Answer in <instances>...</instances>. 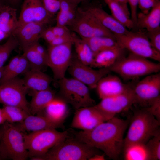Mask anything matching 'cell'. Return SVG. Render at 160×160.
I'll list each match as a JSON object with an SVG mask.
<instances>
[{"instance_id": "obj_1", "label": "cell", "mask_w": 160, "mask_h": 160, "mask_svg": "<svg viewBox=\"0 0 160 160\" xmlns=\"http://www.w3.org/2000/svg\"><path fill=\"white\" fill-rule=\"evenodd\" d=\"M129 123L128 120L115 116L90 130L73 133L77 139L117 159L123 151L124 136Z\"/></svg>"}, {"instance_id": "obj_2", "label": "cell", "mask_w": 160, "mask_h": 160, "mask_svg": "<svg viewBox=\"0 0 160 160\" xmlns=\"http://www.w3.org/2000/svg\"><path fill=\"white\" fill-rule=\"evenodd\" d=\"M160 124L146 108L135 110L124 138L123 149L132 144H145L160 130Z\"/></svg>"}, {"instance_id": "obj_3", "label": "cell", "mask_w": 160, "mask_h": 160, "mask_svg": "<svg viewBox=\"0 0 160 160\" xmlns=\"http://www.w3.org/2000/svg\"><path fill=\"white\" fill-rule=\"evenodd\" d=\"M25 145L31 160H40L50 149L70 136L68 131L51 129L23 133Z\"/></svg>"}, {"instance_id": "obj_4", "label": "cell", "mask_w": 160, "mask_h": 160, "mask_svg": "<svg viewBox=\"0 0 160 160\" xmlns=\"http://www.w3.org/2000/svg\"><path fill=\"white\" fill-rule=\"evenodd\" d=\"M108 68L128 80L159 72L160 64L130 53L127 56H122Z\"/></svg>"}, {"instance_id": "obj_5", "label": "cell", "mask_w": 160, "mask_h": 160, "mask_svg": "<svg viewBox=\"0 0 160 160\" xmlns=\"http://www.w3.org/2000/svg\"><path fill=\"white\" fill-rule=\"evenodd\" d=\"M99 150L70 136L50 149L40 160H86Z\"/></svg>"}, {"instance_id": "obj_6", "label": "cell", "mask_w": 160, "mask_h": 160, "mask_svg": "<svg viewBox=\"0 0 160 160\" xmlns=\"http://www.w3.org/2000/svg\"><path fill=\"white\" fill-rule=\"evenodd\" d=\"M23 132L6 121L0 127V154L2 159L25 160L29 157Z\"/></svg>"}, {"instance_id": "obj_7", "label": "cell", "mask_w": 160, "mask_h": 160, "mask_svg": "<svg viewBox=\"0 0 160 160\" xmlns=\"http://www.w3.org/2000/svg\"><path fill=\"white\" fill-rule=\"evenodd\" d=\"M114 35L118 44L130 53L148 59L160 61V52L152 46L146 32L129 31L123 34Z\"/></svg>"}, {"instance_id": "obj_8", "label": "cell", "mask_w": 160, "mask_h": 160, "mask_svg": "<svg viewBox=\"0 0 160 160\" xmlns=\"http://www.w3.org/2000/svg\"><path fill=\"white\" fill-rule=\"evenodd\" d=\"M61 99L76 109L95 105L90 96L89 87L73 78L65 77L58 80Z\"/></svg>"}, {"instance_id": "obj_9", "label": "cell", "mask_w": 160, "mask_h": 160, "mask_svg": "<svg viewBox=\"0 0 160 160\" xmlns=\"http://www.w3.org/2000/svg\"><path fill=\"white\" fill-rule=\"evenodd\" d=\"M70 26L82 39L97 36L115 38L114 34L103 27L86 9L78 8L75 18Z\"/></svg>"}, {"instance_id": "obj_10", "label": "cell", "mask_w": 160, "mask_h": 160, "mask_svg": "<svg viewBox=\"0 0 160 160\" xmlns=\"http://www.w3.org/2000/svg\"><path fill=\"white\" fill-rule=\"evenodd\" d=\"M28 90L23 79L17 77L2 83L0 84V103L20 107L30 114L26 98Z\"/></svg>"}, {"instance_id": "obj_11", "label": "cell", "mask_w": 160, "mask_h": 160, "mask_svg": "<svg viewBox=\"0 0 160 160\" xmlns=\"http://www.w3.org/2000/svg\"><path fill=\"white\" fill-rule=\"evenodd\" d=\"M73 42L57 46H49L47 49V65L51 69L54 77L56 80L65 77L72 60Z\"/></svg>"}, {"instance_id": "obj_12", "label": "cell", "mask_w": 160, "mask_h": 160, "mask_svg": "<svg viewBox=\"0 0 160 160\" xmlns=\"http://www.w3.org/2000/svg\"><path fill=\"white\" fill-rule=\"evenodd\" d=\"M135 104L143 108L148 107L160 97V73L147 75L133 86Z\"/></svg>"}, {"instance_id": "obj_13", "label": "cell", "mask_w": 160, "mask_h": 160, "mask_svg": "<svg viewBox=\"0 0 160 160\" xmlns=\"http://www.w3.org/2000/svg\"><path fill=\"white\" fill-rule=\"evenodd\" d=\"M133 86L129 85L123 93L114 96L104 98L96 107L109 119L117 113L129 109L135 104Z\"/></svg>"}, {"instance_id": "obj_14", "label": "cell", "mask_w": 160, "mask_h": 160, "mask_svg": "<svg viewBox=\"0 0 160 160\" xmlns=\"http://www.w3.org/2000/svg\"><path fill=\"white\" fill-rule=\"evenodd\" d=\"M90 66L81 62L77 58L72 59L68 70L72 78L89 88L94 89L99 81L110 71L108 68L95 70Z\"/></svg>"}, {"instance_id": "obj_15", "label": "cell", "mask_w": 160, "mask_h": 160, "mask_svg": "<svg viewBox=\"0 0 160 160\" xmlns=\"http://www.w3.org/2000/svg\"><path fill=\"white\" fill-rule=\"evenodd\" d=\"M110 119L95 105L76 109L71 125L73 128L88 131Z\"/></svg>"}, {"instance_id": "obj_16", "label": "cell", "mask_w": 160, "mask_h": 160, "mask_svg": "<svg viewBox=\"0 0 160 160\" xmlns=\"http://www.w3.org/2000/svg\"><path fill=\"white\" fill-rule=\"evenodd\" d=\"M53 17L45 9L41 0H24L18 18V27L30 23L47 25Z\"/></svg>"}, {"instance_id": "obj_17", "label": "cell", "mask_w": 160, "mask_h": 160, "mask_svg": "<svg viewBox=\"0 0 160 160\" xmlns=\"http://www.w3.org/2000/svg\"><path fill=\"white\" fill-rule=\"evenodd\" d=\"M45 24L37 23H25L18 27L12 35L23 50L39 42Z\"/></svg>"}, {"instance_id": "obj_18", "label": "cell", "mask_w": 160, "mask_h": 160, "mask_svg": "<svg viewBox=\"0 0 160 160\" xmlns=\"http://www.w3.org/2000/svg\"><path fill=\"white\" fill-rule=\"evenodd\" d=\"M20 131L35 132L42 130L56 128L64 129L63 123L52 121L44 115L29 114L21 122L13 124Z\"/></svg>"}, {"instance_id": "obj_19", "label": "cell", "mask_w": 160, "mask_h": 160, "mask_svg": "<svg viewBox=\"0 0 160 160\" xmlns=\"http://www.w3.org/2000/svg\"><path fill=\"white\" fill-rule=\"evenodd\" d=\"M129 86L124 84L118 76L108 74L99 81L95 88L101 99L122 93Z\"/></svg>"}, {"instance_id": "obj_20", "label": "cell", "mask_w": 160, "mask_h": 160, "mask_svg": "<svg viewBox=\"0 0 160 160\" xmlns=\"http://www.w3.org/2000/svg\"><path fill=\"white\" fill-rule=\"evenodd\" d=\"M86 9L105 28L114 35H122L129 31L128 29L111 15L105 12L101 7L92 5Z\"/></svg>"}, {"instance_id": "obj_21", "label": "cell", "mask_w": 160, "mask_h": 160, "mask_svg": "<svg viewBox=\"0 0 160 160\" xmlns=\"http://www.w3.org/2000/svg\"><path fill=\"white\" fill-rule=\"evenodd\" d=\"M24 74L23 79L24 85L28 89L40 91L50 88L52 79L41 70L30 69Z\"/></svg>"}, {"instance_id": "obj_22", "label": "cell", "mask_w": 160, "mask_h": 160, "mask_svg": "<svg viewBox=\"0 0 160 160\" xmlns=\"http://www.w3.org/2000/svg\"><path fill=\"white\" fill-rule=\"evenodd\" d=\"M124 49L119 44L98 53L95 56L91 66L109 68L122 56Z\"/></svg>"}, {"instance_id": "obj_23", "label": "cell", "mask_w": 160, "mask_h": 160, "mask_svg": "<svg viewBox=\"0 0 160 160\" xmlns=\"http://www.w3.org/2000/svg\"><path fill=\"white\" fill-rule=\"evenodd\" d=\"M160 1L146 14L137 13L135 27L145 29L147 31L153 30L160 27Z\"/></svg>"}, {"instance_id": "obj_24", "label": "cell", "mask_w": 160, "mask_h": 160, "mask_svg": "<svg viewBox=\"0 0 160 160\" xmlns=\"http://www.w3.org/2000/svg\"><path fill=\"white\" fill-rule=\"evenodd\" d=\"M16 9L3 4L0 8V28L9 37L18 26Z\"/></svg>"}, {"instance_id": "obj_25", "label": "cell", "mask_w": 160, "mask_h": 160, "mask_svg": "<svg viewBox=\"0 0 160 160\" xmlns=\"http://www.w3.org/2000/svg\"><path fill=\"white\" fill-rule=\"evenodd\" d=\"M32 98L29 104L30 114L41 113L55 97V92L50 88L40 91H33Z\"/></svg>"}, {"instance_id": "obj_26", "label": "cell", "mask_w": 160, "mask_h": 160, "mask_svg": "<svg viewBox=\"0 0 160 160\" xmlns=\"http://www.w3.org/2000/svg\"><path fill=\"white\" fill-rule=\"evenodd\" d=\"M67 104L61 98L55 97L44 110V115L54 122L63 123L68 114Z\"/></svg>"}, {"instance_id": "obj_27", "label": "cell", "mask_w": 160, "mask_h": 160, "mask_svg": "<svg viewBox=\"0 0 160 160\" xmlns=\"http://www.w3.org/2000/svg\"><path fill=\"white\" fill-rule=\"evenodd\" d=\"M108 6L111 15L128 29L135 27V25L131 19L130 14L127 12L118 3L114 0H103Z\"/></svg>"}, {"instance_id": "obj_28", "label": "cell", "mask_w": 160, "mask_h": 160, "mask_svg": "<svg viewBox=\"0 0 160 160\" xmlns=\"http://www.w3.org/2000/svg\"><path fill=\"white\" fill-rule=\"evenodd\" d=\"M82 39L89 46L95 56L101 51L118 45L115 38L109 36H97Z\"/></svg>"}, {"instance_id": "obj_29", "label": "cell", "mask_w": 160, "mask_h": 160, "mask_svg": "<svg viewBox=\"0 0 160 160\" xmlns=\"http://www.w3.org/2000/svg\"><path fill=\"white\" fill-rule=\"evenodd\" d=\"M145 144H135L128 146L123 149L125 160H149Z\"/></svg>"}, {"instance_id": "obj_30", "label": "cell", "mask_w": 160, "mask_h": 160, "mask_svg": "<svg viewBox=\"0 0 160 160\" xmlns=\"http://www.w3.org/2000/svg\"><path fill=\"white\" fill-rule=\"evenodd\" d=\"M23 51V54L29 62L30 69L41 70L44 66H47V59L38 53L32 46Z\"/></svg>"}, {"instance_id": "obj_31", "label": "cell", "mask_w": 160, "mask_h": 160, "mask_svg": "<svg viewBox=\"0 0 160 160\" xmlns=\"http://www.w3.org/2000/svg\"><path fill=\"white\" fill-rule=\"evenodd\" d=\"M2 108L6 121L12 124L21 122L30 114L24 109L17 106L3 105Z\"/></svg>"}, {"instance_id": "obj_32", "label": "cell", "mask_w": 160, "mask_h": 160, "mask_svg": "<svg viewBox=\"0 0 160 160\" xmlns=\"http://www.w3.org/2000/svg\"><path fill=\"white\" fill-rule=\"evenodd\" d=\"M149 160L160 159V131H158L145 145Z\"/></svg>"}, {"instance_id": "obj_33", "label": "cell", "mask_w": 160, "mask_h": 160, "mask_svg": "<svg viewBox=\"0 0 160 160\" xmlns=\"http://www.w3.org/2000/svg\"><path fill=\"white\" fill-rule=\"evenodd\" d=\"M8 37L4 43L0 45V68L3 66L11 53L19 45L17 40L13 35Z\"/></svg>"}, {"instance_id": "obj_34", "label": "cell", "mask_w": 160, "mask_h": 160, "mask_svg": "<svg viewBox=\"0 0 160 160\" xmlns=\"http://www.w3.org/2000/svg\"><path fill=\"white\" fill-rule=\"evenodd\" d=\"M20 56L19 55L14 56L7 65L4 66L3 74L0 80V84L10 79L12 75L16 68Z\"/></svg>"}, {"instance_id": "obj_35", "label": "cell", "mask_w": 160, "mask_h": 160, "mask_svg": "<svg viewBox=\"0 0 160 160\" xmlns=\"http://www.w3.org/2000/svg\"><path fill=\"white\" fill-rule=\"evenodd\" d=\"M30 69L29 62L25 56L23 54L20 56L16 68L12 75L10 79L17 77L20 74H25Z\"/></svg>"}, {"instance_id": "obj_36", "label": "cell", "mask_w": 160, "mask_h": 160, "mask_svg": "<svg viewBox=\"0 0 160 160\" xmlns=\"http://www.w3.org/2000/svg\"><path fill=\"white\" fill-rule=\"evenodd\" d=\"M147 36L152 46L160 52V27L146 32Z\"/></svg>"}, {"instance_id": "obj_37", "label": "cell", "mask_w": 160, "mask_h": 160, "mask_svg": "<svg viewBox=\"0 0 160 160\" xmlns=\"http://www.w3.org/2000/svg\"><path fill=\"white\" fill-rule=\"evenodd\" d=\"M47 12L52 16L56 14L58 11L60 0H41Z\"/></svg>"}, {"instance_id": "obj_38", "label": "cell", "mask_w": 160, "mask_h": 160, "mask_svg": "<svg viewBox=\"0 0 160 160\" xmlns=\"http://www.w3.org/2000/svg\"><path fill=\"white\" fill-rule=\"evenodd\" d=\"M160 0H138L137 7L141 12L146 14Z\"/></svg>"}, {"instance_id": "obj_39", "label": "cell", "mask_w": 160, "mask_h": 160, "mask_svg": "<svg viewBox=\"0 0 160 160\" xmlns=\"http://www.w3.org/2000/svg\"><path fill=\"white\" fill-rule=\"evenodd\" d=\"M75 35L69 34L60 36H56L49 44V46H55L64 44L70 42H73Z\"/></svg>"}, {"instance_id": "obj_40", "label": "cell", "mask_w": 160, "mask_h": 160, "mask_svg": "<svg viewBox=\"0 0 160 160\" xmlns=\"http://www.w3.org/2000/svg\"><path fill=\"white\" fill-rule=\"evenodd\" d=\"M146 108L160 122V97L156 99Z\"/></svg>"}, {"instance_id": "obj_41", "label": "cell", "mask_w": 160, "mask_h": 160, "mask_svg": "<svg viewBox=\"0 0 160 160\" xmlns=\"http://www.w3.org/2000/svg\"><path fill=\"white\" fill-rule=\"evenodd\" d=\"M127 1L130 9V18L134 23L135 26L137 14V10L138 0H127Z\"/></svg>"}, {"instance_id": "obj_42", "label": "cell", "mask_w": 160, "mask_h": 160, "mask_svg": "<svg viewBox=\"0 0 160 160\" xmlns=\"http://www.w3.org/2000/svg\"><path fill=\"white\" fill-rule=\"evenodd\" d=\"M50 28L55 36H63L71 34L67 27L56 25Z\"/></svg>"}, {"instance_id": "obj_43", "label": "cell", "mask_w": 160, "mask_h": 160, "mask_svg": "<svg viewBox=\"0 0 160 160\" xmlns=\"http://www.w3.org/2000/svg\"><path fill=\"white\" fill-rule=\"evenodd\" d=\"M50 27L45 28L42 32L41 38L43 39L48 44L55 37Z\"/></svg>"}, {"instance_id": "obj_44", "label": "cell", "mask_w": 160, "mask_h": 160, "mask_svg": "<svg viewBox=\"0 0 160 160\" xmlns=\"http://www.w3.org/2000/svg\"><path fill=\"white\" fill-rule=\"evenodd\" d=\"M39 54L47 60V51L44 47L40 44L39 42H36L32 46Z\"/></svg>"}, {"instance_id": "obj_45", "label": "cell", "mask_w": 160, "mask_h": 160, "mask_svg": "<svg viewBox=\"0 0 160 160\" xmlns=\"http://www.w3.org/2000/svg\"><path fill=\"white\" fill-rule=\"evenodd\" d=\"M119 4L125 10V11L128 13L130 14V12L129 11L128 7L127 0H114Z\"/></svg>"}, {"instance_id": "obj_46", "label": "cell", "mask_w": 160, "mask_h": 160, "mask_svg": "<svg viewBox=\"0 0 160 160\" xmlns=\"http://www.w3.org/2000/svg\"><path fill=\"white\" fill-rule=\"evenodd\" d=\"M105 154L97 153L91 157L89 160H105Z\"/></svg>"}, {"instance_id": "obj_47", "label": "cell", "mask_w": 160, "mask_h": 160, "mask_svg": "<svg viewBox=\"0 0 160 160\" xmlns=\"http://www.w3.org/2000/svg\"><path fill=\"white\" fill-rule=\"evenodd\" d=\"M6 121V118L2 108H0V125Z\"/></svg>"}, {"instance_id": "obj_48", "label": "cell", "mask_w": 160, "mask_h": 160, "mask_svg": "<svg viewBox=\"0 0 160 160\" xmlns=\"http://www.w3.org/2000/svg\"><path fill=\"white\" fill-rule=\"evenodd\" d=\"M8 37L0 28V43L4 39Z\"/></svg>"}, {"instance_id": "obj_49", "label": "cell", "mask_w": 160, "mask_h": 160, "mask_svg": "<svg viewBox=\"0 0 160 160\" xmlns=\"http://www.w3.org/2000/svg\"><path fill=\"white\" fill-rule=\"evenodd\" d=\"M73 2L78 5L80 3L85 2L91 0H70Z\"/></svg>"}, {"instance_id": "obj_50", "label": "cell", "mask_w": 160, "mask_h": 160, "mask_svg": "<svg viewBox=\"0 0 160 160\" xmlns=\"http://www.w3.org/2000/svg\"><path fill=\"white\" fill-rule=\"evenodd\" d=\"M4 66L0 68V80L1 79L3 73Z\"/></svg>"}, {"instance_id": "obj_51", "label": "cell", "mask_w": 160, "mask_h": 160, "mask_svg": "<svg viewBox=\"0 0 160 160\" xmlns=\"http://www.w3.org/2000/svg\"><path fill=\"white\" fill-rule=\"evenodd\" d=\"M3 4H4L3 3L2 0H0V8Z\"/></svg>"}, {"instance_id": "obj_52", "label": "cell", "mask_w": 160, "mask_h": 160, "mask_svg": "<svg viewBox=\"0 0 160 160\" xmlns=\"http://www.w3.org/2000/svg\"><path fill=\"white\" fill-rule=\"evenodd\" d=\"M9 0L12 2L13 1L15 2L16 1H18L19 0Z\"/></svg>"}, {"instance_id": "obj_53", "label": "cell", "mask_w": 160, "mask_h": 160, "mask_svg": "<svg viewBox=\"0 0 160 160\" xmlns=\"http://www.w3.org/2000/svg\"><path fill=\"white\" fill-rule=\"evenodd\" d=\"M1 159H2L0 154V160H1Z\"/></svg>"}]
</instances>
